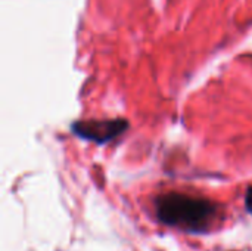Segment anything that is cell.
Instances as JSON below:
<instances>
[{
    "mask_svg": "<svg viewBox=\"0 0 252 251\" xmlns=\"http://www.w3.org/2000/svg\"><path fill=\"white\" fill-rule=\"evenodd\" d=\"M157 216L165 225L189 232H201L210 228L216 209L204 198L183 194H165L155 201Z\"/></svg>",
    "mask_w": 252,
    "mask_h": 251,
    "instance_id": "cell-1",
    "label": "cell"
},
{
    "mask_svg": "<svg viewBox=\"0 0 252 251\" xmlns=\"http://www.w3.org/2000/svg\"><path fill=\"white\" fill-rule=\"evenodd\" d=\"M127 123L123 120H89V121H78L72 126V130L77 136L93 141L97 143H105L115 139L127 129Z\"/></svg>",
    "mask_w": 252,
    "mask_h": 251,
    "instance_id": "cell-2",
    "label": "cell"
}]
</instances>
